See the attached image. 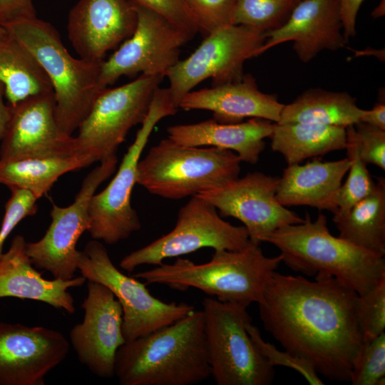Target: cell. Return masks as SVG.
I'll return each instance as SVG.
<instances>
[{"label": "cell", "mask_w": 385, "mask_h": 385, "mask_svg": "<svg viewBox=\"0 0 385 385\" xmlns=\"http://www.w3.org/2000/svg\"><path fill=\"white\" fill-rule=\"evenodd\" d=\"M360 122L385 130L384 98L376 103L371 110H364Z\"/></svg>", "instance_id": "41"}, {"label": "cell", "mask_w": 385, "mask_h": 385, "mask_svg": "<svg viewBox=\"0 0 385 385\" xmlns=\"http://www.w3.org/2000/svg\"><path fill=\"white\" fill-rule=\"evenodd\" d=\"M81 155L0 160V184L26 190L39 199L63 174L90 165Z\"/></svg>", "instance_id": "29"}, {"label": "cell", "mask_w": 385, "mask_h": 385, "mask_svg": "<svg viewBox=\"0 0 385 385\" xmlns=\"http://www.w3.org/2000/svg\"><path fill=\"white\" fill-rule=\"evenodd\" d=\"M100 163L83 179L72 204L59 207L53 203L51 222L43 237L26 242V252L34 267L49 272L54 279H72L78 270L79 251L76 245L90 227L91 199L100 185L114 173L118 158L113 156Z\"/></svg>", "instance_id": "14"}, {"label": "cell", "mask_w": 385, "mask_h": 385, "mask_svg": "<svg viewBox=\"0 0 385 385\" xmlns=\"http://www.w3.org/2000/svg\"><path fill=\"white\" fill-rule=\"evenodd\" d=\"M356 315L363 342L384 332L385 276L369 291L358 296Z\"/></svg>", "instance_id": "33"}, {"label": "cell", "mask_w": 385, "mask_h": 385, "mask_svg": "<svg viewBox=\"0 0 385 385\" xmlns=\"http://www.w3.org/2000/svg\"><path fill=\"white\" fill-rule=\"evenodd\" d=\"M137 21L132 0H79L69 11L68 36L79 58L101 62L133 34Z\"/></svg>", "instance_id": "19"}, {"label": "cell", "mask_w": 385, "mask_h": 385, "mask_svg": "<svg viewBox=\"0 0 385 385\" xmlns=\"http://www.w3.org/2000/svg\"><path fill=\"white\" fill-rule=\"evenodd\" d=\"M241 162L229 150L183 146L167 138L152 146L140 160L136 183L153 195L183 199L237 179Z\"/></svg>", "instance_id": "6"}, {"label": "cell", "mask_w": 385, "mask_h": 385, "mask_svg": "<svg viewBox=\"0 0 385 385\" xmlns=\"http://www.w3.org/2000/svg\"><path fill=\"white\" fill-rule=\"evenodd\" d=\"M178 109L168 88L158 87L148 115L123 156L117 173L104 190L95 193L91 199L88 231L93 240L114 245L140 229V219L130 201L138 165L155 125L161 119L175 115Z\"/></svg>", "instance_id": "8"}, {"label": "cell", "mask_w": 385, "mask_h": 385, "mask_svg": "<svg viewBox=\"0 0 385 385\" xmlns=\"http://www.w3.org/2000/svg\"><path fill=\"white\" fill-rule=\"evenodd\" d=\"M36 17L33 0H0V26Z\"/></svg>", "instance_id": "39"}, {"label": "cell", "mask_w": 385, "mask_h": 385, "mask_svg": "<svg viewBox=\"0 0 385 385\" xmlns=\"http://www.w3.org/2000/svg\"><path fill=\"white\" fill-rule=\"evenodd\" d=\"M284 106L275 95L262 92L248 73L235 82L191 91L179 108L211 111L212 119L222 123H238L247 118L277 123Z\"/></svg>", "instance_id": "21"}, {"label": "cell", "mask_w": 385, "mask_h": 385, "mask_svg": "<svg viewBox=\"0 0 385 385\" xmlns=\"http://www.w3.org/2000/svg\"><path fill=\"white\" fill-rule=\"evenodd\" d=\"M301 0H237L234 24L257 29L265 33L285 24Z\"/></svg>", "instance_id": "31"}, {"label": "cell", "mask_w": 385, "mask_h": 385, "mask_svg": "<svg viewBox=\"0 0 385 385\" xmlns=\"http://www.w3.org/2000/svg\"><path fill=\"white\" fill-rule=\"evenodd\" d=\"M195 16L204 37L234 25L237 0H184Z\"/></svg>", "instance_id": "34"}, {"label": "cell", "mask_w": 385, "mask_h": 385, "mask_svg": "<svg viewBox=\"0 0 385 385\" xmlns=\"http://www.w3.org/2000/svg\"><path fill=\"white\" fill-rule=\"evenodd\" d=\"M4 96H5V88L0 82V140L4 135L11 115V106L4 103Z\"/></svg>", "instance_id": "42"}, {"label": "cell", "mask_w": 385, "mask_h": 385, "mask_svg": "<svg viewBox=\"0 0 385 385\" xmlns=\"http://www.w3.org/2000/svg\"><path fill=\"white\" fill-rule=\"evenodd\" d=\"M340 238L385 255V179L377 178L374 191L341 217L333 218Z\"/></svg>", "instance_id": "28"}, {"label": "cell", "mask_w": 385, "mask_h": 385, "mask_svg": "<svg viewBox=\"0 0 385 385\" xmlns=\"http://www.w3.org/2000/svg\"><path fill=\"white\" fill-rule=\"evenodd\" d=\"M1 140L3 160L78 155L75 137L62 133L57 124L53 91L30 96L11 106Z\"/></svg>", "instance_id": "17"}, {"label": "cell", "mask_w": 385, "mask_h": 385, "mask_svg": "<svg viewBox=\"0 0 385 385\" xmlns=\"http://www.w3.org/2000/svg\"><path fill=\"white\" fill-rule=\"evenodd\" d=\"M211 376L217 385H270L274 367L260 354L246 325L247 308L208 297L202 302Z\"/></svg>", "instance_id": "7"}, {"label": "cell", "mask_w": 385, "mask_h": 385, "mask_svg": "<svg viewBox=\"0 0 385 385\" xmlns=\"http://www.w3.org/2000/svg\"><path fill=\"white\" fill-rule=\"evenodd\" d=\"M0 82L10 106L30 96L53 91L36 58L8 32L0 37Z\"/></svg>", "instance_id": "27"}, {"label": "cell", "mask_w": 385, "mask_h": 385, "mask_svg": "<svg viewBox=\"0 0 385 385\" xmlns=\"http://www.w3.org/2000/svg\"><path fill=\"white\" fill-rule=\"evenodd\" d=\"M247 331L253 343L270 366L288 367L299 372L311 385H322V380L314 367L304 359L294 356L287 351H280L272 344L265 342L258 327L248 322Z\"/></svg>", "instance_id": "35"}, {"label": "cell", "mask_w": 385, "mask_h": 385, "mask_svg": "<svg viewBox=\"0 0 385 385\" xmlns=\"http://www.w3.org/2000/svg\"><path fill=\"white\" fill-rule=\"evenodd\" d=\"M270 138L287 165L345 149L346 142L345 127L312 123H274Z\"/></svg>", "instance_id": "25"}, {"label": "cell", "mask_w": 385, "mask_h": 385, "mask_svg": "<svg viewBox=\"0 0 385 385\" xmlns=\"http://www.w3.org/2000/svg\"><path fill=\"white\" fill-rule=\"evenodd\" d=\"M4 27L33 54L46 73L53 88L57 124L62 133L72 135L103 89L99 84L103 61L73 57L55 27L37 17Z\"/></svg>", "instance_id": "5"}, {"label": "cell", "mask_w": 385, "mask_h": 385, "mask_svg": "<svg viewBox=\"0 0 385 385\" xmlns=\"http://www.w3.org/2000/svg\"><path fill=\"white\" fill-rule=\"evenodd\" d=\"M349 382L352 385H384L385 332L362 342L353 364Z\"/></svg>", "instance_id": "32"}, {"label": "cell", "mask_w": 385, "mask_h": 385, "mask_svg": "<svg viewBox=\"0 0 385 385\" xmlns=\"http://www.w3.org/2000/svg\"><path fill=\"white\" fill-rule=\"evenodd\" d=\"M26 242L22 235H16L0 258V298L33 299L74 314L68 289L82 286L86 279L82 275L66 280L43 278L26 254Z\"/></svg>", "instance_id": "22"}, {"label": "cell", "mask_w": 385, "mask_h": 385, "mask_svg": "<svg viewBox=\"0 0 385 385\" xmlns=\"http://www.w3.org/2000/svg\"><path fill=\"white\" fill-rule=\"evenodd\" d=\"M115 376L121 385H192L211 376L202 310L147 335L116 352Z\"/></svg>", "instance_id": "2"}, {"label": "cell", "mask_w": 385, "mask_h": 385, "mask_svg": "<svg viewBox=\"0 0 385 385\" xmlns=\"http://www.w3.org/2000/svg\"><path fill=\"white\" fill-rule=\"evenodd\" d=\"M359 155L366 164L385 170V130L359 122L354 125Z\"/></svg>", "instance_id": "37"}, {"label": "cell", "mask_w": 385, "mask_h": 385, "mask_svg": "<svg viewBox=\"0 0 385 385\" xmlns=\"http://www.w3.org/2000/svg\"><path fill=\"white\" fill-rule=\"evenodd\" d=\"M346 148L350 161L348 177L342 184L337 196V210L333 218L341 217L358 202L369 195L376 183L361 158L354 135V125L346 127Z\"/></svg>", "instance_id": "30"}, {"label": "cell", "mask_w": 385, "mask_h": 385, "mask_svg": "<svg viewBox=\"0 0 385 385\" xmlns=\"http://www.w3.org/2000/svg\"><path fill=\"white\" fill-rule=\"evenodd\" d=\"M384 0L380 3V4L376 7L374 11L372 12V16L374 17H379L384 15Z\"/></svg>", "instance_id": "43"}, {"label": "cell", "mask_w": 385, "mask_h": 385, "mask_svg": "<svg viewBox=\"0 0 385 385\" xmlns=\"http://www.w3.org/2000/svg\"><path fill=\"white\" fill-rule=\"evenodd\" d=\"M87 296L81 304L83 320L69 333L80 362L103 379L115 376L118 349L125 342L123 310L113 292L101 283L88 280Z\"/></svg>", "instance_id": "16"}, {"label": "cell", "mask_w": 385, "mask_h": 385, "mask_svg": "<svg viewBox=\"0 0 385 385\" xmlns=\"http://www.w3.org/2000/svg\"><path fill=\"white\" fill-rule=\"evenodd\" d=\"M260 245L250 240L240 250H217L202 264L178 257L172 264L163 263L132 276L146 284H163L180 291L193 287L219 301L247 308L262 301L267 284L282 262L280 255L267 257Z\"/></svg>", "instance_id": "4"}, {"label": "cell", "mask_w": 385, "mask_h": 385, "mask_svg": "<svg viewBox=\"0 0 385 385\" xmlns=\"http://www.w3.org/2000/svg\"><path fill=\"white\" fill-rule=\"evenodd\" d=\"M266 36L259 55L292 41L293 50L304 63L322 51H337L348 42L343 34L339 0H301L285 24Z\"/></svg>", "instance_id": "20"}, {"label": "cell", "mask_w": 385, "mask_h": 385, "mask_svg": "<svg viewBox=\"0 0 385 385\" xmlns=\"http://www.w3.org/2000/svg\"><path fill=\"white\" fill-rule=\"evenodd\" d=\"M11 195L5 205V213L0 227V258L5 241L24 218L37 211L38 199L30 192L22 189H11Z\"/></svg>", "instance_id": "36"}, {"label": "cell", "mask_w": 385, "mask_h": 385, "mask_svg": "<svg viewBox=\"0 0 385 385\" xmlns=\"http://www.w3.org/2000/svg\"><path fill=\"white\" fill-rule=\"evenodd\" d=\"M249 242L245 226H235L224 220L212 205L195 195L180 209L171 231L125 255L120 267L131 272L140 265H160L166 259L204 247L215 251L240 250Z\"/></svg>", "instance_id": "11"}, {"label": "cell", "mask_w": 385, "mask_h": 385, "mask_svg": "<svg viewBox=\"0 0 385 385\" xmlns=\"http://www.w3.org/2000/svg\"><path fill=\"white\" fill-rule=\"evenodd\" d=\"M140 6L160 14L176 26L195 36L199 33L196 19L184 0H132Z\"/></svg>", "instance_id": "38"}, {"label": "cell", "mask_w": 385, "mask_h": 385, "mask_svg": "<svg viewBox=\"0 0 385 385\" xmlns=\"http://www.w3.org/2000/svg\"><path fill=\"white\" fill-rule=\"evenodd\" d=\"M314 280L276 271L258 303L264 328L318 374L350 381L363 342L356 315L358 294L331 276Z\"/></svg>", "instance_id": "1"}, {"label": "cell", "mask_w": 385, "mask_h": 385, "mask_svg": "<svg viewBox=\"0 0 385 385\" xmlns=\"http://www.w3.org/2000/svg\"><path fill=\"white\" fill-rule=\"evenodd\" d=\"M364 112L356 98L346 92L310 88L284 106L277 123H312L346 128L360 122Z\"/></svg>", "instance_id": "26"}, {"label": "cell", "mask_w": 385, "mask_h": 385, "mask_svg": "<svg viewBox=\"0 0 385 385\" xmlns=\"http://www.w3.org/2000/svg\"><path fill=\"white\" fill-rule=\"evenodd\" d=\"M364 0H339L343 34L348 41L356 35V20Z\"/></svg>", "instance_id": "40"}, {"label": "cell", "mask_w": 385, "mask_h": 385, "mask_svg": "<svg viewBox=\"0 0 385 385\" xmlns=\"http://www.w3.org/2000/svg\"><path fill=\"white\" fill-rule=\"evenodd\" d=\"M349 166L348 158L322 161L318 157L304 165H287L279 178L277 200L284 207L309 206L334 215L339 190Z\"/></svg>", "instance_id": "24"}, {"label": "cell", "mask_w": 385, "mask_h": 385, "mask_svg": "<svg viewBox=\"0 0 385 385\" xmlns=\"http://www.w3.org/2000/svg\"><path fill=\"white\" fill-rule=\"evenodd\" d=\"M69 349L57 330L0 322V385H44Z\"/></svg>", "instance_id": "18"}, {"label": "cell", "mask_w": 385, "mask_h": 385, "mask_svg": "<svg viewBox=\"0 0 385 385\" xmlns=\"http://www.w3.org/2000/svg\"><path fill=\"white\" fill-rule=\"evenodd\" d=\"M279 178L260 172L249 173L197 195L218 210L221 217L242 222L250 240L260 244L276 230L304 220L277 200Z\"/></svg>", "instance_id": "15"}, {"label": "cell", "mask_w": 385, "mask_h": 385, "mask_svg": "<svg viewBox=\"0 0 385 385\" xmlns=\"http://www.w3.org/2000/svg\"><path fill=\"white\" fill-rule=\"evenodd\" d=\"M273 122L250 118L238 123H222L210 119L196 123L180 124L167 128L168 138L188 147H215L235 153L240 160L255 165L270 138Z\"/></svg>", "instance_id": "23"}, {"label": "cell", "mask_w": 385, "mask_h": 385, "mask_svg": "<svg viewBox=\"0 0 385 385\" xmlns=\"http://www.w3.org/2000/svg\"><path fill=\"white\" fill-rule=\"evenodd\" d=\"M6 34H7V31L4 27L0 26V37L5 36Z\"/></svg>", "instance_id": "44"}, {"label": "cell", "mask_w": 385, "mask_h": 385, "mask_svg": "<svg viewBox=\"0 0 385 385\" xmlns=\"http://www.w3.org/2000/svg\"><path fill=\"white\" fill-rule=\"evenodd\" d=\"M138 21L133 34L101 66V88L123 76L138 74L165 77L179 61L181 48L193 36L160 14L138 6Z\"/></svg>", "instance_id": "13"}, {"label": "cell", "mask_w": 385, "mask_h": 385, "mask_svg": "<svg viewBox=\"0 0 385 385\" xmlns=\"http://www.w3.org/2000/svg\"><path fill=\"white\" fill-rule=\"evenodd\" d=\"M280 251L282 262L294 272L334 277L362 295L385 276L384 255L332 235L322 212L312 221L306 212L300 223L282 227L264 241Z\"/></svg>", "instance_id": "3"}, {"label": "cell", "mask_w": 385, "mask_h": 385, "mask_svg": "<svg viewBox=\"0 0 385 385\" xmlns=\"http://www.w3.org/2000/svg\"><path fill=\"white\" fill-rule=\"evenodd\" d=\"M164 78L140 74L125 85L102 89L78 128L75 140L78 155L91 165L116 156L129 130L145 120Z\"/></svg>", "instance_id": "9"}, {"label": "cell", "mask_w": 385, "mask_h": 385, "mask_svg": "<svg viewBox=\"0 0 385 385\" xmlns=\"http://www.w3.org/2000/svg\"><path fill=\"white\" fill-rule=\"evenodd\" d=\"M77 267L87 280L107 287L120 302L125 342L166 327L195 310L190 304L168 303L153 296L146 284L114 265L98 240L93 239L78 252Z\"/></svg>", "instance_id": "10"}, {"label": "cell", "mask_w": 385, "mask_h": 385, "mask_svg": "<svg viewBox=\"0 0 385 385\" xmlns=\"http://www.w3.org/2000/svg\"><path fill=\"white\" fill-rule=\"evenodd\" d=\"M267 33L250 26L234 24L205 37L188 58L179 61L168 72V88L179 108L183 98L207 78L212 86L240 80L245 62L259 56Z\"/></svg>", "instance_id": "12"}]
</instances>
